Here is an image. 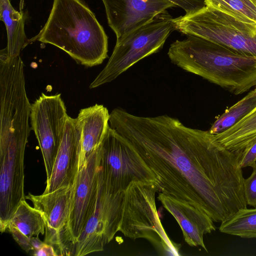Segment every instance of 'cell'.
I'll return each instance as SVG.
<instances>
[{"instance_id":"obj_7","label":"cell","mask_w":256,"mask_h":256,"mask_svg":"<svg viewBox=\"0 0 256 256\" xmlns=\"http://www.w3.org/2000/svg\"><path fill=\"white\" fill-rule=\"evenodd\" d=\"M100 150L102 177L110 192H124L134 181L157 182L152 172L132 145L110 126Z\"/></svg>"},{"instance_id":"obj_16","label":"cell","mask_w":256,"mask_h":256,"mask_svg":"<svg viewBox=\"0 0 256 256\" xmlns=\"http://www.w3.org/2000/svg\"><path fill=\"white\" fill-rule=\"evenodd\" d=\"M45 221L42 213L22 200L10 220L7 230L21 248L32 250L30 241L34 236L45 233Z\"/></svg>"},{"instance_id":"obj_17","label":"cell","mask_w":256,"mask_h":256,"mask_svg":"<svg viewBox=\"0 0 256 256\" xmlns=\"http://www.w3.org/2000/svg\"><path fill=\"white\" fill-rule=\"evenodd\" d=\"M0 20L6 30L8 42L4 48L6 53L11 58L20 56L21 51L31 42L25 33L23 10H16L10 0H0Z\"/></svg>"},{"instance_id":"obj_1","label":"cell","mask_w":256,"mask_h":256,"mask_svg":"<svg viewBox=\"0 0 256 256\" xmlns=\"http://www.w3.org/2000/svg\"><path fill=\"white\" fill-rule=\"evenodd\" d=\"M109 123L150 170L164 195L194 206L216 222L247 208L243 150H230L209 130L187 127L166 114L140 116L116 108Z\"/></svg>"},{"instance_id":"obj_15","label":"cell","mask_w":256,"mask_h":256,"mask_svg":"<svg viewBox=\"0 0 256 256\" xmlns=\"http://www.w3.org/2000/svg\"><path fill=\"white\" fill-rule=\"evenodd\" d=\"M110 114L102 104L81 109L78 115L82 127V150L79 170L94 150L98 147L110 126Z\"/></svg>"},{"instance_id":"obj_26","label":"cell","mask_w":256,"mask_h":256,"mask_svg":"<svg viewBox=\"0 0 256 256\" xmlns=\"http://www.w3.org/2000/svg\"><path fill=\"white\" fill-rule=\"evenodd\" d=\"M255 88H256V87H255Z\"/></svg>"},{"instance_id":"obj_8","label":"cell","mask_w":256,"mask_h":256,"mask_svg":"<svg viewBox=\"0 0 256 256\" xmlns=\"http://www.w3.org/2000/svg\"><path fill=\"white\" fill-rule=\"evenodd\" d=\"M124 192L112 193L106 189L100 168L94 209L76 241L74 256L102 251L114 238L118 232Z\"/></svg>"},{"instance_id":"obj_2","label":"cell","mask_w":256,"mask_h":256,"mask_svg":"<svg viewBox=\"0 0 256 256\" xmlns=\"http://www.w3.org/2000/svg\"><path fill=\"white\" fill-rule=\"evenodd\" d=\"M172 62L236 95L256 86V56L240 52L196 36L170 46Z\"/></svg>"},{"instance_id":"obj_25","label":"cell","mask_w":256,"mask_h":256,"mask_svg":"<svg viewBox=\"0 0 256 256\" xmlns=\"http://www.w3.org/2000/svg\"><path fill=\"white\" fill-rule=\"evenodd\" d=\"M250 1L256 6V0H250Z\"/></svg>"},{"instance_id":"obj_9","label":"cell","mask_w":256,"mask_h":256,"mask_svg":"<svg viewBox=\"0 0 256 256\" xmlns=\"http://www.w3.org/2000/svg\"><path fill=\"white\" fill-rule=\"evenodd\" d=\"M68 116L60 94L42 93L31 105V128L42 153L46 181L50 178Z\"/></svg>"},{"instance_id":"obj_5","label":"cell","mask_w":256,"mask_h":256,"mask_svg":"<svg viewBox=\"0 0 256 256\" xmlns=\"http://www.w3.org/2000/svg\"><path fill=\"white\" fill-rule=\"evenodd\" d=\"M175 30L174 18L165 10L147 24L116 39L108 63L90 88L112 82L141 60L158 52Z\"/></svg>"},{"instance_id":"obj_12","label":"cell","mask_w":256,"mask_h":256,"mask_svg":"<svg viewBox=\"0 0 256 256\" xmlns=\"http://www.w3.org/2000/svg\"><path fill=\"white\" fill-rule=\"evenodd\" d=\"M108 26L116 39L151 21L156 16L176 6L168 0H102Z\"/></svg>"},{"instance_id":"obj_22","label":"cell","mask_w":256,"mask_h":256,"mask_svg":"<svg viewBox=\"0 0 256 256\" xmlns=\"http://www.w3.org/2000/svg\"><path fill=\"white\" fill-rule=\"evenodd\" d=\"M250 176L244 178L243 182L244 192L247 205L256 207V164L252 168Z\"/></svg>"},{"instance_id":"obj_21","label":"cell","mask_w":256,"mask_h":256,"mask_svg":"<svg viewBox=\"0 0 256 256\" xmlns=\"http://www.w3.org/2000/svg\"><path fill=\"white\" fill-rule=\"evenodd\" d=\"M237 20L256 26V6L250 0H204Z\"/></svg>"},{"instance_id":"obj_6","label":"cell","mask_w":256,"mask_h":256,"mask_svg":"<svg viewBox=\"0 0 256 256\" xmlns=\"http://www.w3.org/2000/svg\"><path fill=\"white\" fill-rule=\"evenodd\" d=\"M176 30L240 52L256 56V26L246 24L210 5L174 18Z\"/></svg>"},{"instance_id":"obj_13","label":"cell","mask_w":256,"mask_h":256,"mask_svg":"<svg viewBox=\"0 0 256 256\" xmlns=\"http://www.w3.org/2000/svg\"><path fill=\"white\" fill-rule=\"evenodd\" d=\"M82 143L80 124L77 118L68 116L52 175L43 193L74 184L79 171Z\"/></svg>"},{"instance_id":"obj_11","label":"cell","mask_w":256,"mask_h":256,"mask_svg":"<svg viewBox=\"0 0 256 256\" xmlns=\"http://www.w3.org/2000/svg\"><path fill=\"white\" fill-rule=\"evenodd\" d=\"M100 168V146L94 150L79 170L74 184L70 227L74 246L94 209L98 192Z\"/></svg>"},{"instance_id":"obj_19","label":"cell","mask_w":256,"mask_h":256,"mask_svg":"<svg viewBox=\"0 0 256 256\" xmlns=\"http://www.w3.org/2000/svg\"><path fill=\"white\" fill-rule=\"evenodd\" d=\"M256 108V88L234 104L226 109L219 116L208 130L214 134H218L236 124Z\"/></svg>"},{"instance_id":"obj_18","label":"cell","mask_w":256,"mask_h":256,"mask_svg":"<svg viewBox=\"0 0 256 256\" xmlns=\"http://www.w3.org/2000/svg\"><path fill=\"white\" fill-rule=\"evenodd\" d=\"M216 136L227 149L243 150L256 140V108L233 126Z\"/></svg>"},{"instance_id":"obj_10","label":"cell","mask_w":256,"mask_h":256,"mask_svg":"<svg viewBox=\"0 0 256 256\" xmlns=\"http://www.w3.org/2000/svg\"><path fill=\"white\" fill-rule=\"evenodd\" d=\"M74 185L26 198L42 214L45 221L44 242L54 246L58 256H74V242L70 227V216Z\"/></svg>"},{"instance_id":"obj_4","label":"cell","mask_w":256,"mask_h":256,"mask_svg":"<svg viewBox=\"0 0 256 256\" xmlns=\"http://www.w3.org/2000/svg\"><path fill=\"white\" fill-rule=\"evenodd\" d=\"M158 183L134 181L124 192L122 218L118 232L136 240L144 238L164 255H179V247L166 234L156 207Z\"/></svg>"},{"instance_id":"obj_20","label":"cell","mask_w":256,"mask_h":256,"mask_svg":"<svg viewBox=\"0 0 256 256\" xmlns=\"http://www.w3.org/2000/svg\"><path fill=\"white\" fill-rule=\"evenodd\" d=\"M220 232L242 238H256V207L243 208L221 222Z\"/></svg>"},{"instance_id":"obj_14","label":"cell","mask_w":256,"mask_h":256,"mask_svg":"<svg viewBox=\"0 0 256 256\" xmlns=\"http://www.w3.org/2000/svg\"><path fill=\"white\" fill-rule=\"evenodd\" d=\"M158 199L175 218L185 242L192 246H200L208 252L204 235L216 230L214 222L205 212L189 204L159 192Z\"/></svg>"},{"instance_id":"obj_24","label":"cell","mask_w":256,"mask_h":256,"mask_svg":"<svg viewBox=\"0 0 256 256\" xmlns=\"http://www.w3.org/2000/svg\"><path fill=\"white\" fill-rule=\"evenodd\" d=\"M32 254L36 256H58L54 246L45 242L40 248L34 250Z\"/></svg>"},{"instance_id":"obj_3","label":"cell","mask_w":256,"mask_h":256,"mask_svg":"<svg viewBox=\"0 0 256 256\" xmlns=\"http://www.w3.org/2000/svg\"><path fill=\"white\" fill-rule=\"evenodd\" d=\"M30 41L54 45L86 67L108 58V38L83 0H54L44 26Z\"/></svg>"},{"instance_id":"obj_23","label":"cell","mask_w":256,"mask_h":256,"mask_svg":"<svg viewBox=\"0 0 256 256\" xmlns=\"http://www.w3.org/2000/svg\"><path fill=\"white\" fill-rule=\"evenodd\" d=\"M256 164V140L246 148L242 151L240 160L241 168H252Z\"/></svg>"}]
</instances>
